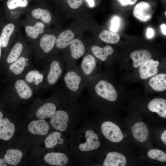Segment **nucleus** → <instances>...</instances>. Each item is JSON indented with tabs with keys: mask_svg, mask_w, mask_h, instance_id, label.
<instances>
[{
	"mask_svg": "<svg viewBox=\"0 0 166 166\" xmlns=\"http://www.w3.org/2000/svg\"><path fill=\"white\" fill-rule=\"evenodd\" d=\"M159 63L157 61L150 59L140 66L139 70L141 78L146 79L156 74Z\"/></svg>",
	"mask_w": 166,
	"mask_h": 166,
	"instance_id": "obj_9",
	"label": "nucleus"
},
{
	"mask_svg": "<svg viewBox=\"0 0 166 166\" xmlns=\"http://www.w3.org/2000/svg\"><path fill=\"white\" fill-rule=\"evenodd\" d=\"M23 49V45L21 43H16L11 49L6 58L7 63L10 64L17 60L20 57Z\"/></svg>",
	"mask_w": 166,
	"mask_h": 166,
	"instance_id": "obj_29",
	"label": "nucleus"
},
{
	"mask_svg": "<svg viewBox=\"0 0 166 166\" xmlns=\"http://www.w3.org/2000/svg\"><path fill=\"white\" fill-rule=\"evenodd\" d=\"M44 24L40 22L35 23L33 26H27L25 28V31L27 36L33 39H37L40 34L44 31Z\"/></svg>",
	"mask_w": 166,
	"mask_h": 166,
	"instance_id": "obj_28",
	"label": "nucleus"
},
{
	"mask_svg": "<svg viewBox=\"0 0 166 166\" xmlns=\"http://www.w3.org/2000/svg\"><path fill=\"white\" fill-rule=\"evenodd\" d=\"M125 156L116 152H109L107 155L103 164L104 166H125L126 164Z\"/></svg>",
	"mask_w": 166,
	"mask_h": 166,
	"instance_id": "obj_17",
	"label": "nucleus"
},
{
	"mask_svg": "<svg viewBox=\"0 0 166 166\" xmlns=\"http://www.w3.org/2000/svg\"><path fill=\"white\" fill-rule=\"evenodd\" d=\"M28 2L27 0H8L7 2L8 8L10 10L18 7H25L27 6Z\"/></svg>",
	"mask_w": 166,
	"mask_h": 166,
	"instance_id": "obj_34",
	"label": "nucleus"
},
{
	"mask_svg": "<svg viewBox=\"0 0 166 166\" xmlns=\"http://www.w3.org/2000/svg\"><path fill=\"white\" fill-rule=\"evenodd\" d=\"M135 68H137L150 59L152 55L147 50H140L134 51L130 54Z\"/></svg>",
	"mask_w": 166,
	"mask_h": 166,
	"instance_id": "obj_20",
	"label": "nucleus"
},
{
	"mask_svg": "<svg viewBox=\"0 0 166 166\" xmlns=\"http://www.w3.org/2000/svg\"><path fill=\"white\" fill-rule=\"evenodd\" d=\"M3 117V113L1 111H0V121L2 119Z\"/></svg>",
	"mask_w": 166,
	"mask_h": 166,
	"instance_id": "obj_44",
	"label": "nucleus"
},
{
	"mask_svg": "<svg viewBox=\"0 0 166 166\" xmlns=\"http://www.w3.org/2000/svg\"><path fill=\"white\" fill-rule=\"evenodd\" d=\"M91 50L94 55L102 61H105L108 56L111 55L113 51L112 47L108 45L103 48L93 45L91 47Z\"/></svg>",
	"mask_w": 166,
	"mask_h": 166,
	"instance_id": "obj_26",
	"label": "nucleus"
},
{
	"mask_svg": "<svg viewBox=\"0 0 166 166\" xmlns=\"http://www.w3.org/2000/svg\"><path fill=\"white\" fill-rule=\"evenodd\" d=\"M1 42V37L0 36V59L1 58V47H2Z\"/></svg>",
	"mask_w": 166,
	"mask_h": 166,
	"instance_id": "obj_43",
	"label": "nucleus"
},
{
	"mask_svg": "<svg viewBox=\"0 0 166 166\" xmlns=\"http://www.w3.org/2000/svg\"><path fill=\"white\" fill-rule=\"evenodd\" d=\"M149 84L154 90L162 91L166 89V74L160 73L152 78L149 80Z\"/></svg>",
	"mask_w": 166,
	"mask_h": 166,
	"instance_id": "obj_23",
	"label": "nucleus"
},
{
	"mask_svg": "<svg viewBox=\"0 0 166 166\" xmlns=\"http://www.w3.org/2000/svg\"><path fill=\"white\" fill-rule=\"evenodd\" d=\"M99 38L102 41L112 44L116 43L120 40V37L118 34L106 30H104L100 33Z\"/></svg>",
	"mask_w": 166,
	"mask_h": 166,
	"instance_id": "obj_30",
	"label": "nucleus"
},
{
	"mask_svg": "<svg viewBox=\"0 0 166 166\" xmlns=\"http://www.w3.org/2000/svg\"><path fill=\"white\" fill-rule=\"evenodd\" d=\"M86 142L81 144L79 148L81 151H89L96 149L100 146V143L98 140V135L92 130H88L85 132Z\"/></svg>",
	"mask_w": 166,
	"mask_h": 166,
	"instance_id": "obj_10",
	"label": "nucleus"
},
{
	"mask_svg": "<svg viewBox=\"0 0 166 166\" xmlns=\"http://www.w3.org/2000/svg\"><path fill=\"white\" fill-rule=\"evenodd\" d=\"M23 156L20 150L10 148L8 149L4 157V159L7 164L11 165H17L20 162Z\"/></svg>",
	"mask_w": 166,
	"mask_h": 166,
	"instance_id": "obj_22",
	"label": "nucleus"
},
{
	"mask_svg": "<svg viewBox=\"0 0 166 166\" xmlns=\"http://www.w3.org/2000/svg\"><path fill=\"white\" fill-rule=\"evenodd\" d=\"M101 131L105 137L113 142H120L123 139V135L119 127L111 121L103 123Z\"/></svg>",
	"mask_w": 166,
	"mask_h": 166,
	"instance_id": "obj_4",
	"label": "nucleus"
},
{
	"mask_svg": "<svg viewBox=\"0 0 166 166\" xmlns=\"http://www.w3.org/2000/svg\"><path fill=\"white\" fill-rule=\"evenodd\" d=\"M56 106L53 103L47 102L39 107L35 113V116L39 119L51 117L56 111Z\"/></svg>",
	"mask_w": 166,
	"mask_h": 166,
	"instance_id": "obj_19",
	"label": "nucleus"
},
{
	"mask_svg": "<svg viewBox=\"0 0 166 166\" xmlns=\"http://www.w3.org/2000/svg\"><path fill=\"white\" fill-rule=\"evenodd\" d=\"M94 90L98 96L109 101H114L117 98V93L114 87L106 81H98L95 85Z\"/></svg>",
	"mask_w": 166,
	"mask_h": 166,
	"instance_id": "obj_3",
	"label": "nucleus"
},
{
	"mask_svg": "<svg viewBox=\"0 0 166 166\" xmlns=\"http://www.w3.org/2000/svg\"><path fill=\"white\" fill-rule=\"evenodd\" d=\"M148 108L151 112L157 113L160 116L166 118V101L163 98H156L151 101Z\"/></svg>",
	"mask_w": 166,
	"mask_h": 166,
	"instance_id": "obj_18",
	"label": "nucleus"
},
{
	"mask_svg": "<svg viewBox=\"0 0 166 166\" xmlns=\"http://www.w3.org/2000/svg\"><path fill=\"white\" fill-rule=\"evenodd\" d=\"M69 45L71 55L73 59H78L84 53L85 50L84 45L79 39H74Z\"/></svg>",
	"mask_w": 166,
	"mask_h": 166,
	"instance_id": "obj_24",
	"label": "nucleus"
},
{
	"mask_svg": "<svg viewBox=\"0 0 166 166\" xmlns=\"http://www.w3.org/2000/svg\"><path fill=\"white\" fill-rule=\"evenodd\" d=\"M28 60L25 57L21 56L10 64L9 69L14 77H18L26 71L29 66Z\"/></svg>",
	"mask_w": 166,
	"mask_h": 166,
	"instance_id": "obj_14",
	"label": "nucleus"
},
{
	"mask_svg": "<svg viewBox=\"0 0 166 166\" xmlns=\"http://www.w3.org/2000/svg\"><path fill=\"white\" fill-rule=\"evenodd\" d=\"M7 164L5 162L4 159L0 158V166H6Z\"/></svg>",
	"mask_w": 166,
	"mask_h": 166,
	"instance_id": "obj_41",
	"label": "nucleus"
},
{
	"mask_svg": "<svg viewBox=\"0 0 166 166\" xmlns=\"http://www.w3.org/2000/svg\"><path fill=\"white\" fill-rule=\"evenodd\" d=\"M23 78L33 89V88H38L43 84L45 73L37 69H30L25 74Z\"/></svg>",
	"mask_w": 166,
	"mask_h": 166,
	"instance_id": "obj_7",
	"label": "nucleus"
},
{
	"mask_svg": "<svg viewBox=\"0 0 166 166\" xmlns=\"http://www.w3.org/2000/svg\"><path fill=\"white\" fill-rule=\"evenodd\" d=\"M120 25V20L117 17H114L111 20L110 27L111 31L115 32L117 31Z\"/></svg>",
	"mask_w": 166,
	"mask_h": 166,
	"instance_id": "obj_35",
	"label": "nucleus"
},
{
	"mask_svg": "<svg viewBox=\"0 0 166 166\" xmlns=\"http://www.w3.org/2000/svg\"><path fill=\"white\" fill-rule=\"evenodd\" d=\"M32 17L36 19H40L45 23H49L51 19L49 11L45 9L37 8L33 10L31 13Z\"/></svg>",
	"mask_w": 166,
	"mask_h": 166,
	"instance_id": "obj_31",
	"label": "nucleus"
},
{
	"mask_svg": "<svg viewBox=\"0 0 166 166\" xmlns=\"http://www.w3.org/2000/svg\"><path fill=\"white\" fill-rule=\"evenodd\" d=\"M63 77L66 89L72 93L82 91L87 86L88 79L84 75L80 68L76 66L67 68Z\"/></svg>",
	"mask_w": 166,
	"mask_h": 166,
	"instance_id": "obj_1",
	"label": "nucleus"
},
{
	"mask_svg": "<svg viewBox=\"0 0 166 166\" xmlns=\"http://www.w3.org/2000/svg\"><path fill=\"white\" fill-rule=\"evenodd\" d=\"M47 66L46 73H44V82L47 86H51L57 83L62 76L64 65L58 61L54 60Z\"/></svg>",
	"mask_w": 166,
	"mask_h": 166,
	"instance_id": "obj_2",
	"label": "nucleus"
},
{
	"mask_svg": "<svg viewBox=\"0 0 166 166\" xmlns=\"http://www.w3.org/2000/svg\"><path fill=\"white\" fill-rule=\"evenodd\" d=\"M131 129L133 136L137 141L143 142L147 140L149 131L144 123L142 122H136L131 126Z\"/></svg>",
	"mask_w": 166,
	"mask_h": 166,
	"instance_id": "obj_12",
	"label": "nucleus"
},
{
	"mask_svg": "<svg viewBox=\"0 0 166 166\" xmlns=\"http://www.w3.org/2000/svg\"><path fill=\"white\" fill-rule=\"evenodd\" d=\"M14 29V26L12 23L8 24L4 27L0 37L2 47L5 48L7 46L10 37Z\"/></svg>",
	"mask_w": 166,
	"mask_h": 166,
	"instance_id": "obj_32",
	"label": "nucleus"
},
{
	"mask_svg": "<svg viewBox=\"0 0 166 166\" xmlns=\"http://www.w3.org/2000/svg\"><path fill=\"white\" fill-rule=\"evenodd\" d=\"M147 155L150 158L161 162H165L166 154L163 151L157 149H152L147 152Z\"/></svg>",
	"mask_w": 166,
	"mask_h": 166,
	"instance_id": "obj_33",
	"label": "nucleus"
},
{
	"mask_svg": "<svg viewBox=\"0 0 166 166\" xmlns=\"http://www.w3.org/2000/svg\"><path fill=\"white\" fill-rule=\"evenodd\" d=\"M123 6L134 4L137 0H117Z\"/></svg>",
	"mask_w": 166,
	"mask_h": 166,
	"instance_id": "obj_37",
	"label": "nucleus"
},
{
	"mask_svg": "<svg viewBox=\"0 0 166 166\" xmlns=\"http://www.w3.org/2000/svg\"><path fill=\"white\" fill-rule=\"evenodd\" d=\"M96 66L95 58L93 55L88 54L83 58L80 69L84 75L89 79L91 77Z\"/></svg>",
	"mask_w": 166,
	"mask_h": 166,
	"instance_id": "obj_15",
	"label": "nucleus"
},
{
	"mask_svg": "<svg viewBox=\"0 0 166 166\" xmlns=\"http://www.w3.org/2000/svg\"><path fill=\"white\" fill-rule=\"evenodd\" d=\"M154 30L151 28H149L147 30L146 34L148 38H151L154 35Z\"/></svg>",
	"mask_w": 166,
	"mask_h": 166,
	"instance_id": "obj_38",
	"label": "nucleus"
},
{
	"mask_svg": "<svg viewBox=\"0 0 166 166\" xmlns=\"http://www.w3.org/2000/svg\"><path fill=\"white\" fill-rule=\"evenodd\" d=\"M56 38L53 34H45L41 38L39 42L41 48L45 53L51 51L56 43Z\"/></svg>",
	"mask_w": 166,
	"mask_h": 166,
	"instance_id": "obj_25",
	"label": "nucleus"
},
{
	"mask_svg": "<svg viewBox=\"0 0 166 166\" xmlns=\"http://www.w3.org/2000/svg\"><path fill=\"white\" fill-rule=\"evenodd\" d=\"M84 0H67L69 6L73 9L79 8L83 4Z\"/></svg>",
	"mask_w": 166,
	"mask_h": 166,
	"instance_id": "obj_36",
	"label": "nucleus"
},
{
	"mask_svg": "<svg viewBox=\"0 0 166 166\" xmlns=\"http://www.w3.org/2000/svg\"><path fill=\"white\" fill-rule=\"evenodd\" d=\"M88 3L89 6L92 7L94 5V2L93 0H86Z\"/></svg>",
	"mask_w": 166,
	"mask_h": 166,
	"instance_id": "obj_42",
	"label": "nucleus"
},
{
	"mask_svg": "<svg viewBox=\"0 0 166 166\" xmlns=\"http://www.w3.org/2000/svg\"><path fill=\"white\" fill-rule=\"evenodd\" d=\"M69 119V116L66 112L59 110L56 111L51 117L50 122L55 129L62 132L66 129Z\"/></svg>",
	"mask_w": 166,
	"mask_h": 166,
	"instance_id": "obj_6",
	"label": "nucleus"
},
{
	"mask_svg": "<svg viewBox=\"0 0 166 166\" xmlns=\"http://www.w3.org/2000/svg\"><path fill=\"white\" fill-rule=\"evenodd\" d=\"M166 11H165L164 14H165V16L166 15Z\"/></svg>",
	"mask_w": 166,
	"mask_h": 166,
	"instance_id": "obj_45",
	"label": "nucleus"
},
{
	"mask_svg": "<svg viewBox=\"0 0 166 166\" xmlns=\"http://www.w3.org/2000/svg\"><path fill=\"white\" fill-rule=\"evenodd\" d=\"M15 131L14 124L7 118H2L0 121V139L9 140L13 136Z\"/></svg>",
	"mask_w": 166,
	"mask_h": 166,
	"instance_id": "obj_13",
	"label": "nucleus"
},
{
	"mask_svg": "<svg viewBox=\"0 0 166 166\" xmlns=\"http://www.w3.org/2000/svg\"><path fill=\"white\" fill-rule=\"evenodd\" d=\"M166 130H165L162 133L161 139L162 141L164 143V144H166Z\"/></svg>",
	"mask_w": 166,
	"mask_h": 166,
	"instance_id": "obj_39",
	"label": "nucleus"
},
{
	"mask_svg": "<svg viewBox=\"0 0 166 166\" xmlns=\"http://www.w3.org/2000/svg\"><path fill=\"white\" fill-rule=\"evenodd\" d=\"M31 133L40 135H46L49 129V126L44 119H39L31 121L27 126Z\"/></svg>",
	"mask_w": 166,
	"mask_h": 166,
	"instance_id": "obj_11",
	"label": "nucleus"
},
{
	"mask_svg": "<svg viewBox=\"0 0 166 166\" xmlns=\"http://www.w3.org/2000/svg\"><path fill=\"white\" fill-rule=\"evenodd\" d=\"M161 28L162 33L165 35H166V25L163 24L161 26Z\"/></svg>",
	"mask_w": 166,
	"mask_h": 166,
	"instance_id": "obj_40",
	"label": "nucleus"
},
{
	"mask_svg": "<svg viewBox=\"0 0 166 166\" xmlns=\"http://www.w3.org/2000/svg\"><path fill=\"white\" fill-rule=\"evenodd\" d=\"M74 38L72 31L69 30H65L60 34L56 39V46L58 49H64L69 45Z\"/></svg>",
	"mask_w": 166,
	"mask_h": 166,
	"instance_id": "obj_21",
	"label": "nucleus"
},
{
	"mask_svg": "<svg viewBox=\"0 0 166 166\" xmlns=\"http://www.w3.org/2000/svg\"><path fill=\"white\" fill-rule=\"evenodd\" d=\"M133 14L139 20L144 22L147 21L152 17L151 6L147 2H140L135 6Z\"/></svg>",
	"mask_w": 166,
	"mask_h": 166,
	"instance_id": "obj_8",
	"label": "nucleus"
},
{
	"mask_svg": "<svg viewBox=\"0 0 166 166\" xmlns=\"http://www.w3.org/2000/svg\"><path fill=\"white\" fill-rule=\"evenodd\" d=\"M14 87L18 96L22 99H28L33 95V89L23 78L17 79Z\"/></svg>",
	"mask_w": 166,
	"mask_h": 166,
	"instance_id": "obj_5",
	"label": "nucleus"
},
{
	"mask_svg": "<svg viewBox=\"0 0 166 166\" xmlns=\"http://www.w3.org/2000/svg\"><path fill=\"white\" fill-rule=\"evenodd\" d=\"M61 136L60 133L57 131L50 133L45 140L44 144L45 147L48 148H51L57 144H63L64 140Z\"/></svg>",
	"mask_w": 166,
	"mask_h": 166,
	"instance_id": "obj_27",
	"label": "nucleus"
},
{
	"mask_svg": "<svg viewBox=\"0 0 166 166\" xmlns=\"http://www.w3.org/2000/svg\"><path fill=\"white\" fill-rule=\"evenodd\" d=\"M44 160L49 164L58 166H65L67 164L69 161L66 155L60 152L48 153L44 156Z\"/></svg>",
	"mask_w": 166,
	"mask_h": 166,
	"instance_id": "obj_16",
	"label": "nucleus"
}]
</instances>
